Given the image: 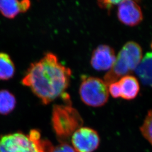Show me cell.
<instances>
[{
    "label": "cell",
    "instance_id": "1",
    "mask_svg": "<svg viewBox=\"0 0 152 152\" xmlns=\"http://www.w3.org/2000/svg\"><path fill=\"white\" fill-rule=\"evenodd\" d=\"M71 75L70 68L61 64L56 55L48 53L31 64L22 83L47 105L66 93Z\"/></svg>",
    "mask_w": 152,
    "mask_h": 152
},
{
    "label": "cell",
    "instance_id": "13",
    "mask_svg": "<svg viewBox=\"0 0 152 152\" xmlns=\"http://www.w3.org/2000/svg\"><path fill=\"white\" fill-rule=\"evenodd\" d=\"M15 96L7 90H0V114L7 115L13 111L16 107Z\"/></svg>",
    "mask_w": 152,
    "mask_h": 152
},
{
    "label": "cell",
    "instance_id": "3",
    "mask_svg": "<svg viewBox=\"0 0 152 152\" xmlns=\"http://www.w3.org/2000/svg\"><path fill=\"white\" fill-rule=\"evenodd\" d=\"M142 57V51L139 44L134 41L127 42L116 57L112 68L104 76V81L108 86L122 77L130 75L135 71Z\"/></svg>",
    "mask_w": 152,
    "mask_h": 152
},
{
    "label": "cell",
    "instance_id": "6",
    "mask_svg": "<svg viewBox=\"0 0 152 152\" xmlns=\"http://www.w3.org/2000/svg\"><path fill=\"white\" fill-rule=\"evenodd\" d=\"M100 137L96 131L81 127L71 137L72 147L76 152H93L100 144Z\"/></svg>",
    "mask_w": 152,
    "mask_h": 152
},
{
    "label": "cell",
    "instance_id": "8",
    "mask_svg": "<svg viewBox=\"0 0 152 152\" xmlns=\"http://www.w3.org/2000/svg\"><path fill=\"white\" fill-rule=\"evenodd\" d=\"M115 59L113 49L108 45H102L93 51L91 64L97 71H107L112 68Z\"/></svg>",
    "mask_w": 152,
    "mask_h": 152
},
{
    "label": "cell",
    "instance_id": "18",
    "mask_svg": "<svg viewBox=\"0 0 152 152\" xmlns=\"http://www.w3.org/2000/svg\"><path fill=\"white\" fill-rule=\"evenodd\" d=\"M151 48H152V44H151Z\"/></svg>",
    "mask_w": 152,
    "mask_h": 152
},
{
    "label": "cell",
    "instance_id": "14",
    "mask_svg": "<svg viewBox=\"0 0 152 152\" xmlns=\"http://www.w3.org/2000/svg\"><path fill=\"white\" fill-rule=\"evenodd\" d=\"M140 131L142 136L152 146V110L148 112L140 127Z\"/></svg>",
    "mask_w": 152,
    "mask_h": 152
},
{
    "label": "cell",
    "instance_id": "15",
    "mask_svg": "<svg viewBox=\"0 0 152 152\" xmlns=\"http://www.w3.org/2000/svg\"><path fill=\"white\" fill-rule=\"evenodd\" d=\"M108 86V92L113 98L116 99L121 97V89L118 81L112 83Z\"/></svg>",
    "mask_w": 152,
    "mask_h": 152
},
{
    "label": "cell",
    "instance_id": "2",
    "mask_svg": "<svg viewBox=\"0 0 152 152\" xmlns=\"http://www.w3.org/2000/svg\"><path fill=\"white\" fill-rule=\"evenodd\" d=\"M53 149L50 141L42 139L37 130L28 135L18 132L0 137V152H53Z\"/></svg>",
    "mask_w": 152,
    "mask_h": 152
},
{
    "label": "cell",
    "instance_id": "5",
    "mask_svg": "<svg viewBox=\"0 0 152 152\" xmlns=\"http://www.w3.org/2000/svg\"><path fill=\"white\" fill-rule=\"evenodd\" d=\"M79 92L82 101L90 107H102L108 100V86L97 77H83Z\"/></svg>",
    "mask_w": 152,
    "mask_h": 152
},
{
    "label": "cell",
    "instance_id": "17",
    "mask_svg": "<svg viewBox=\"0 0 152 152\" xmlns=\"http://www.w3.org/2000/svg\"><path fill=\"white\" fill-rule=\"evenodd\" d=\"M121 1H98V5L102 9H107L108 11L115 5H118Z\"/></svg>",
    "mask_w": 152,
    "mask_h": 152
},
{
    "label": "cell",
    "instance_id": "12",
    "mask_svg": "<svg viewBox=\"0 0 152 152\" xmlns=\"http://www.w3.org/2000/svg\"><path fill=\"white\" fill-rule=\"evenodd\" d=\"M15 72V65L10 56L5 53H0V80L11 79Z\"/></svg>",
    "mask_w": 152,
    "mask_h": 152
},
{
    "label": "cell",
    "instance_id": "7",
    "mask_svg": "<svg viewBox=\"0 0 152 152\" xmlns=\"http://www.w3.org/2000/svg\"><path fill=\"white\" fill-rule=\"evenodd\" d=\"M117 16L120 22L126 26L134 27L141 23L143 15L141 7L134 1H121L118 5Z\"/></svg>",
    "mask_w": 152,
    "mask_h": 152
},
{
    "label": "cell",
    "instance_id": "10",
    "mask_svg": "<svg viewBox=\"0 0 152 152\" xmlns=\"http://www.w3.org/2000/svg\"><path fill=\"white\" fill-rule=\"evenodd\" d=\"M121 89V97L125 100H132L137 96L140 91V85L134 76L127 75L118 81Z\"/></svg>",
    "mask_w": 152,
    "mask_h": 152
},
{
    "label": "cell",
    "instance_id": "9",
    "mask_svg": "<svg viewBox=\"0 0 152 152\" xmlns=\"http://www.w3.org/2000/svg\"><path fill=\"white\" fill-rule=\"evenodd\" d=\"M28 0L18 1L16 0L0 1V12L8 19H14L19 12H25L31 7Z\"/></svg>",
    "mask_w": 152,
    "mask_h": 152
},
{
    "label": "cell",
    "instance_id": "16",
    "mask_svg": "<svg viewBox=\"0 0 152 152\" xmlns=\"http://www.w3.org/2000/svg\"><path fill=\"white\" fill-rule=\"evenodd\" d=\"M53 152H76L74 148L68 142H60V144L54 148Z\"/></svg>",
    "mask_w": 152,
    "mask_h": 152
},
{
    "label": "cell",
    "instance_id": "11",
    "mask_svg": "<svg viewBox=\"0 0 152 152\" xmlns=\"http://www.w3.org/2000/svg\"><path fill=\"white\" fill-rule=\"evenodd\" d=\"M135 72L144 85L152 87V52L142 57Z\"/></svg>",
    "mask_w": 152,
    "mask_h": 152
},
{
    "label": "cell",
    "instance_id": "4",
    "mask_svg": "<svg viewBox=\"0 0 152 152\" xmlns=\"http://www.w3.org/2000/svg\"><path fill=\"white\" fill-rule=\"evenodd\" d=\"M83 123L81 115L71 104H56L53 106L51 124L60 142H67V140L81 127Z\"/></svg>",
    "mask_w": 152,
    "mask_h": 152
}]
</instances>
